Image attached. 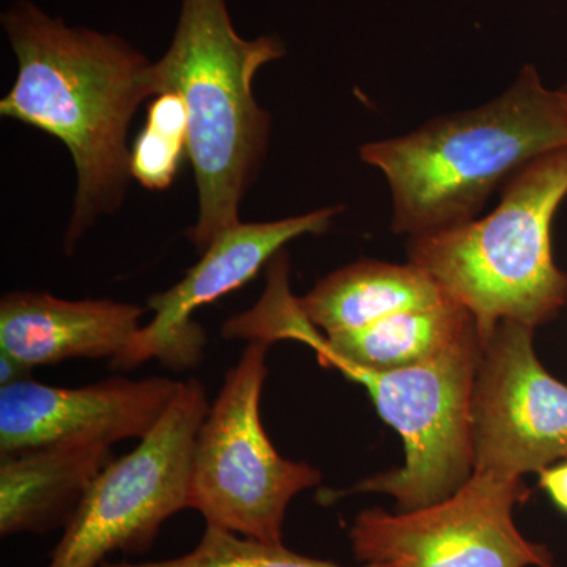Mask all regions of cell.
<instances>
[{"instance_id": "obj_4", "label": "cell", "mask_w": 567, "mask_h": 567, "mask_svg": "<svg viewBox=\"0 0 567 567\" xmlns=\"http://www.w3.org/2000/svg\"><path fill=\"white\" fill-rule=\"evenodd\" d=\"M566 197L563 147L513 175L483 218L410 237V262L472 312L483 347L503 320L536 328L567 303V275L551 249V226Z\"/></svg>"}, {"instance_id": "obj_2", "label": "cell", "mask_w": 567, "mask_h": 567, "mask_svg": "<svg viewBox=\"0 0 567 567\" xmlns=\"http://www.w3.org/2000/svg\"><path fill=\"white\" fill-rule=\"evenodd\" d=\"M567 147V100L522 66L502 95L372 141L361 159L383 174L395 234L417 237L472 221L488 197L539 156Z\"/></svg>"}, {"instance_id": "obj_18", "label": "cell", "mask_w": 567, "mask_h": 567, "mask_svg": "<svg viewBox=\"0 0 567 567\" xmlns=\"http://www.w3.org/2000/svg\"><path fill=\"white\" fill-rule=\"evenodd\" d=\"M33 368L22 363L10 353L0 352V386L13 385V383L31 380Z\"/></svg>"}, {"instance_id": "obj_5", "label": "cell", "mask_w": 567, "mask_h": 567, "mask_svg": "<svg viewBox=\"0 0 567 567\" xmlns=\"http://www.w3.org/2000/svg\"><path fill=\"white\" fill-rule=\"evenodd\" d=\"M267 342H248L227 371L194 443L188 509L210 527L282 544L290 502L322 480L319 470L284 458L260 416Z\"/></svg>"}, {"instance_id": "obj_7", "label": "cell", "mask_w": 567, "mask_h": 567, "mask_svg": "<svg viewBox=\"0 0 567 567\" xmlns=\"http://www.w3.org/2000/svg\"><path fill=\"white\" fill-rule=\"evenodd\" d=\"M208 409L203 383L182 382L152 431L93 481L47 567H100L114 551L151 550L164 522L188 509L194 443Z\"/></svg>"}, {"instance_id": "obj_19", "label": "cell", "mask_w": 567, "mask_h": 567, "mask_svg": "<svg viewBox=\"0 0 567 567\" xmlns=\"http://www.w3.org/2000/svg\"><path fill=\"white\" fill-rule=\"evenodd\" d=\"M559 91H561L563 95H565V99L567 100V84L559 87Z\"/></svg>"}, {"instance_id": "obj_11", "label": "cell", "mask_w": 567, "mask_h": 567, "mask_svg": "<svg viewBox=\"0 0 567 567\" xmlns=\"http://www.w3.org/2000/svg\"><path fill=\"white\" fill-rule=\"evenodd\" d=\"M182 382L112 377L80 388L24 380L0 386V457L73 439L115 445L141 440L158 423Z\"/></svg>"}, {"instance_id": "obj_17", "label": "cell", "mask_w": 567, "mask_h": 567, "mask_svg": "<svg viewBox=\"0 0 567 567\" xmlns=\"http://www.w3.org/2000/svg\"><path fill=\"white\" fill-rule=\"evenodd\" d=\"M540 486L546 488L555 505L567 514V462L557 466H548L540 472Z\"/></svg>"}, {"instance_id": "obj_14", "label": "cell", "mask_w": 567, "mask_h": 567, "mask_svg": "<svg viewBox=\"0 0 567 567\" xmlns=\"http://www.w3.org/2000/svg\"><path fill=\"white\" fill-rule=\"evenodd\" d=\"M446 300L445 290L415 264L363 259L320 279L311 292L297 298V306L317 330L333 334Z\"/></svg>"}, {"instance_id": "obj_16", "label": "cell", "mask_w": 567, "mask_h": 567, "mask_svg": "<svg viewBox=\"0 0 567 567\" xmlns=\"http://www.w3.org/2000/svg\"><path fill=\"white\" fill-rule=\"evenodd\" d=\"M100 567H342L303 557L284 544H267L207 525L200 543L182 557L145 563H107ZM361 567H394L390 563H365Z\"/></svg>"}, {"instance_id": "obj_8", "label": "cell", "mask_w": 567, "mask_h": 567, "mask_svg": "<svg viewBox=\"0 0 567 567\" xmlns=\"http://www.w3.org/2000/svg\"><path fill=\"white\" fill-rule=\"evenodd\" d=\"M522 480L472 475L450 498L423 509L364 511L350 529L354 557L394 567H548L554 555L522 535L514 507Z\"/></svg>"}, {"instance_id": "obj_21", "label": "cell", "mask_w": 567, "mask_h": 567, "mask_svg": "<svg viewBox=\"0 0 567 567\" xmlns=\"http://www.w3.org/2000/svg\"><path fill=\"white\" fill-rule=\"evenodd\" d=\"M566 458H567V456H566Z\"/></svg>"}, {"instance_id": "obj_12", "label": "cell", "mask_w": 567, "mask_h": 567, "mask_svg": "<svg viewBox=\"0 0 567 567\" xmlns=\"http://www.w3.org/2000/svg\"><path fill=\"white\" fill-rule=\"evenodd\" d=\"M144 309L114 300H63L11 292L0 300V352L31 368L69 360H114L141 328Z\"/></svg>"}, {"instance_id": "obj_15", "label": "cell", "mask_w": 567, "mask_h": 567, "mask_svg": "<svg viewBox=\"0 0 567 567\" xmlns=\"http://www.w3.org/2000/svg\"><path fill=\"white\" fill-rule=\"evenodd\" d=\"M188 156V111L181 93L163 92L148 104L147 122L132 147L134 181L152 192L171 188Z\"/></svg>"}, {"instance_id": "obj_9", "label": "cell", "mask_w": 567, "mask_h": 567, "mask_svg": "<svg viewBox=\"0 0 567 567\" xmlns=\"http://www.w3.org/2000/svg\"><path fill=\"white\" fill-rule=\"evenodd\" d=\"M528 324L503 320L472 395L473 475L518 481L567 456V386L537 360Z\"/></svg>"}, {"instance_id": "obj_10", "label": "cell", "mask_w": 567, "mask_h": 567, "mask_svg": "<svg viewBox=\"0 0 567 567\" xmlns=\"http://www.w3.org/2000/svg\"><path fill=\"white\" fill-rule=\"evenodd\" d=\"M342 210L328 207L278 221L238 223L216 235L181 282L148 300L151 322L111 361L112 368L132 371L156 360L174 372L196 369L205 357L207 333L194 312L251 281L289 241L327 233Z\"/></svg>"}, {"instance_id": "obj_13", "label": "cell", "mask_w": 567, "mask_h": 567, "mask_svg": "<svg viewBox=\"0 0 567 567\" xmlns=\"http://www.w3.org/2000/svg\"><path fill=\"white\" fill-rule=\"evenodd\" d=\"M112 446L73 439L0 457V535L65 528L93 481L114 461Z\"/></svg>"}, {"instance_id": "obj_1", "label": "cell", "mask_w": 567, "mask_h": 567, "mask_svg": "<svg viewBox=\"0 0 567 567\" xmlns=\"http://www.w3.org/2000/svg\"><path fill=\"white\" fill-rule=\"evenodd\" d=\"M17 55L13 87L0 114L58 137L78 174L66 252L99 221L122 207L132 181L128 130L141 104L155 99L153 62L114 33L70 28L31 0L2 13Z\"/></svg>"}, {"instance_id": "obj_20", "label": "cell", "mask_w": 567, "mask_h": 567, "mask_svg": "<svg viewBox=\"0 0 567 567\" xmlns=\"http://www.w3.org/2000/svg\"><path fill=\"white\" fill-rule=\"evenodd\" d=\"M548 567H555V565L554 566H548Z\"/></svg>"}, {"instance_id": "obj_3", "label": "cell", "mask_w": 567, "mask_h": 567, "mask_svg": "<svg viewBox=\"0 0 567 567\" xmlns=\"http://www.w3.org/2000/svg\"><path fill=\"white\" fill-rule=\"evenodd\" d=\"M286 55L276 35L244 39L226 0H182L174 39L153 62L156 92L181 93L188 111V158L199 215L186 237L204 251L240 223V204L268 151L271 115L259 106L252 81Z\"/></svg>"}, {"instance_id": "obj_6", "label": "cell", "mask_w": 567, "mask_h": 567, "mask_svg": "<svg viewBox=\"0 0 567 567\" xmlns=\"http://www.w3.org/2000/svg\"><path fill=\"white\" fill-rule=\"evenodd\" d=\"M483 358L473 331L424 363L393 371L334 364L368 388L380 416L405 446V464L361 481L346 494L393 496L401 513L436 505L456 494L473 475L472 395Z\"/></svg>"}]
</instances>
